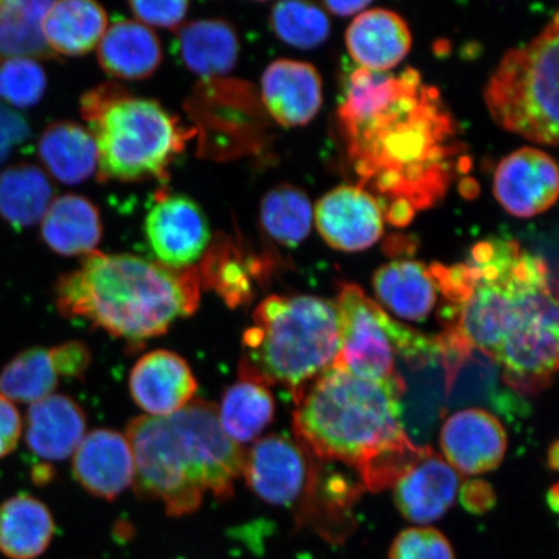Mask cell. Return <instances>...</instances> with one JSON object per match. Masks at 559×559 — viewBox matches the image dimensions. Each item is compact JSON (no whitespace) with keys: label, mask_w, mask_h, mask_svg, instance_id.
Masks as SVG:
<instances>
[{"label":"cell","mask_w":559,"mask_h":559,"mask_svg":"<svg viewBox=\"0 0 559 559\" xmlns=\"http://www.w3.org/2000/svg\"><path fill=\"white\" fill-rule=\"evenodd\" d=\"M447 328L437 338L452 377L474 349L521 394L547 389L558 370V299L548 264L513 240L480 241L466 262L432 264Z\"/></svg>","instance_id":"obj_1"},{"label":"cell","mask_w":559,"mask_h":559,"mask_svg":"<svg viewBox=\"0 0 559 559\" xmlns=\"http://www.w3.org/2000/svg\"><path fill=\"white\" fill-rule=\"evenodd\" d=\"M340 117L355 171L391 201V223L407 225L416 210L443 198L459 153L456 130L415 70L401 76L358 70Z\"/></svg>","instance_id":"obj_2"},{"label":"cell","mask_w":559,"mask_h":559,"mask_svg":"<svg viewBox=\"0 0 559 559\" xmlns=\"http://www.w3.org/2000/svg\"><path fill=\"white\" fill-rule=\"evenodd\" d=\"M404 390L402 377L372 382L333 366L297 401L293 429L299 445L321 460L354 467L370 491L394 487L430 449L405 435Z\"/></svg>","instance_id":"obj_3"},{"label":"cell","mask_w":559,"mask_h":559,"mask_svg":"<svg viewBox=\"0 0 559 559\" xmlns=\"http://www.w3.org/2000/svg\"><path fill=\"white\" fill-rule=\"evenodd\" d=\"M140 499L163 502L170 516L198 510L205 495L228 500L245 449L222 429L216 405L194 400L167 417L140 416L126 429Z\"/></svg>","instance_id":"obj_4"},{"label":"cell","mask_w":559,"mask_h":559,"mask_svg":"<svg viewBox=\"0 0 559 559\" xmlns=\"http://www.w3.org/2000/svg\"><path fill=\"white\" fill-rule=\"evenodd\" d=\"M200 298L199 269L97 250L55 285L62 317L85 320L131 344L165 334L175 320L198 311Z\"/></svg>","instance_id":"obj_5"},{"label":"cell","mask_w":559,"mask_h":559,"mask_svg":"<svg viewBox=\"0 0 559 559\" xmlns=\"http://www.w3.org/2000/svg\"><path fill=\"white\" fill-rule=\"evenodd\" d=\"M341 349L335 300L313 296H271L258 305L242 335L239 379L280 384L295 401L310 382L334 366Z\"/></svg>","instance_id":"obj_6"},{"label":"cell","mask_w":559,"mask_h":559,"mask_svg":"<svg viewBox=\"0 0 559 559\" xmlns=\"http://www.w3.org/2000/svg\"><path fill=\"white\" fill-rule=\"evenodd\" d=\"M558 13L528 45L504 55L486 87L489 115L531 143L558 145Z\"/></svg>","instance_id":"obj_7"},{"label":"cell","mask_w":559,"mask_h":559,"mask_svg":"<svg viewBox=\"0 0 559 559\" xmlns=\"http://www.w3.org/2000/svg\"><path fill=\"white\" fill-rule=\"evenodd\" d=\"M87 123L97 146L102 181L165 178L187 140L178 118L163 105L132 97L126 90Z\"/></svg>","instance_id":"obj_8"},{"label":"cell","mask_w":559,"mask_h":559,"mask_svg":"<svg viewBox=\"0 0 559 559\" xmlns=\"http://www.w3.org/2000/svg\"><path fill=\"white\" fill-rule=\"evenodd\" d=\"M335 304L341 319V349L334 367L360 380L400 379L396 355L411 362H424L440 355L437 338L429 340L391 319L358 285H342Z\"/></svg>","instance_id":"obj_9"},{"label":"cell","mask_w":559,"mask_h":559,"mask_svg":"<svg viewBox=\"0 0 559 559\" xmlns=\"http://www.w3.org/2000/svg\"><path fill=\"white\" fill-rule=\"evenodd\" d=\"M145 235L158 263L171 269L192 267L210 243L204 210L186 195H160L145 219Z\"/></svg>","instance_id":"obj_10"},{"label":"cell","mask_w":559,"mask_h":559,"mask_svg":"<svg viewBox=\"0 0 559 559\" xmlns=\"http://www.w3.org/2000/svg\"><path fill=\"white\" fill-rule=\"evenodd\" d=\"M241 477L258 498L272 506L288 507L304 493L311 471L299 443L272 435L258 439L245 451Z\"/></svg>","instance_id":"obj_11"},{"label":"cell","mask_w":559,"mask_h":559,"mask_svg":"<svg viewBox=\"0 0 559 559\" xmlns=\"http://www.w3.org/2000/svg\"><path fill=\"white\" fill-rule=\"evenodd\" d=\"M558 191L556 160L531 146L507 156L495 173V198L516 218H533L547 212L556 204Z\"/></svg>","instance_id":"obj_12"},{"label":"cell","mask_w":559,"mask_h":559,"mask_svg":"<svg viewBox=\"0 0 559 559\" xmlns=\"http://www.w3.org/2000/svg\"><path fill=\"white\" fill-rule=\"evenodd\" d=\"M313 216L325 242L348 253L373 247L383 234L380 202L365 188H334L318 201Z\"/></svg>","instance_id":"obj_13"},{"label":"cell","mask_w":559,"mask_h":559,"mask_svg":"<svg viewBox=\"0 0 559 559\" xmlns=\"http://www.w3.org/2000/svg\"><path fill=\"white\" fill-rule=\"evenodd\" d=\"M447 463L461 475H479L498 469L506 457L504 426L487 411L471 408L447 418L440 432Z\"/></svg>","instance_id":"obj_14"},{"label":"cell","mask_w":559,"mask_h":559,"mask_svg":"<svg viewBox=\"0 0 559 559\" xmlns=\"http://www.w3.org/2000/svg\"><path fill=\"white\" fill-rule=\"evenodd\" d=\"M199 384L180 355L156 349L142 356L131 370L132 400L151 417H167L194 400Z\"/></svg>","instance_id":"obj_15"},{"label":"cell","mask_w":559,"mask_h":559,"mask_svg":"<svg viewBox=\"0 0 559 559\" xmlns=\"http://www.w3.org/2000/svg\"><path fill=\"white\" fill-rule=\"evenodd\" d=\"M73 474L95 498L117 499L135 479L134 456L128 438L110 429L91 431L74 452Z\"/></svg>","instance_id":"obj_16"},{"label":"cell","mask_w":559,"mask_h":559,"mask_svg":"<svg viewBox=\"0 0 559 559\" xmlns=\"http://www.w3.org/2000/svg\"><path fill=\"white\" fill-rule=\"evenodd\" d=\"M262 100L284 128H299L313 120L323 105V82L309 62L280 59L265 68Z\"/></svg>","instance_id":"obj_17"},{"label":"cell","mask_w":559,"mask_h":559,"mask_svg":"<svg viewBox=\"0 0 559 559\" xmlns=\"http://www.w3.org/2000/svg\"><path fill=\"white\" fill-rule=\"evenodd\" d=\"M461 485V474L429 449L394 485L396 508L411 522L429 524L449 512Z\"/></svg>","instance_id":"obj_18"},{"label":"cell","mask_w":559,"mask_h":559,"mask_svg":"<svg viewBox=\"0 0 559 559\" xmlns=\"http://www.w3.org/2000/svg\"><path fill=\"white\" fill-rule=\"evenodd\" d=\"M87 419L72 397L52 394L31 404L25 421V440L29 450L46 461L72 456L86 437Z\"/></svg>","instance_id":"obj_19"},{"label":"cell","mask_w":559,"mask_h":559,"mask_svg":"<svg viewBox=\"0 0 559 559\" xmlns=\"http://www.w3.org/2000/svg\"><path fill=\"white\" fill-rule=\"evenodd\" d=\"M352 58L369 72L383 73L407 58L412 35L396 12L374 9L361 12L346 32Z\"/></svg>","instance_id":"obj_20"},{"label":"cell","mask_w":559,"mask_h":559,"mask_svg":"<svg viewBox=\"0 0 559 559\" xmlns=\"http://www.w3.org/2000/svg\"><path fill=\"white\" fill-rule=\"evenodd\" d=\"M377 298L391 312L409 321H423L437 305L439 286L432 265L401 260L383 264L376 271Z\"/></svg>","instance_id":"obj_21"},{"label":"cell","mask_w":559,"mask_h":559,"mask_svg":"<svg viewBox=\"0 0 559 559\" xmlns=\"http://www.w3.org/2000/svg\"><path fill=\"white\" fill-rule=\"evenodd\" d=\"M97 59L118 80L148 79L163 62V48L151 27L139 21L120 20L110 25L97 46Z\"/></svg>","instance_id":"obj_22"},{"label":"cell","mask_w":559,"mask_h":559,"mask_svg":"<svg viewBox=\"0 0 559 559\" xmlns=\"http://www.w3.org/2000/svg\"><path fill=\"white\" fill-rule=\"evenodd\" d=\"M175 47L187 69L202 79H215L233 72L240 52L235 27L218 19L181 25Z\"/></svg>","instance_id":"obj_23"},{"label":"cell","mask_w":559,"mask_h":559,"mask_svg":"<svg viewBox=\"0 0 559 559\" xmlns=\"http://www.w3.org/2000/svg\"><path fill=\"white\" fill-rule=\"evenodd\" d=\"M40 234L48 248L60 255L93 253L103 236L99 210L82 195H61L41 219Z\"/></svg>","instance_id":"obj_24"},{"label":"cell","mask_w":559,"mask_h":559,"mask_svg":"<svg viewBox=\"0 0 559 559\" xmlns=\"http://www.w3.org/2000/svg\"><path fill=\"white\" fill-rule=\"evenodd\" d=\"M50 509L34 496H12L0 506V554L9 559H37L55 535Z\"/></svg>","instance_id":"obj_25"},{"label":"cell","mask_w":559,"mask_h":559,"mask_svg":"<svg viewBox=\"0 0 559 559\" xmlns=\"http://www.w3.org/2000/svg\"><path fill=\"white\" fill-rule=\"evenodd\" d=\"M108 29L107 12L93 0L52 2L41 31L55 55L82 56L99 46Z\"/></svg>","instance_id":"obj_26"},{"label":"cell","mask_w":559,"mask_h":559,"mask_svg":"<svg viewBox=\"0 0 559 559\" xmlns=\"http://www.w3.org/2000/svg\"><path fill=\"white\" fill-rule=\"evenodd\" d=\"M41 164L64 185H80L97 170V146L90 130L79 123L56 122L38 143Z\"/></svg>","instance_id":"obj_27"},{"label":"cell","mask_w":559,"mask_h":559,"mask_svg":"<svg viewBox=\"0 0 559 559\" xmlns=\"http://www.w3.org/2000/svg\"><path fill=\"white\" fill-rule=\"evenodd\" d=\"M53 200L55 188L40 167L19 164L0 173V216L13 228L37 225Z\"/></svg>","instance_id":"obj_28"},{"label":"cell","mask_w":559,"mask_h":559,"mask_svg":"<svg viewBox=\"0 0 559 559\" xmlns=\"http://www.w3.org/2000/svg\"><path fill=\"white\" fill-rule=\"evenodd\" d=\"M51 4L41 0H0V62L56 58L41 31Z\"/></svg>","instance_id":"obj_29"},{"label":"cell","mask_w":559,"mask_h":559,"mask_svg":"<svg viewBox=\"0 0 559 559\" xmlns=\"http://www.w3.org/2000/svg\"><path fill=\"white\" fill-rule=\"evenodd\" d=\"M222 429L236 443L253 442L275 416V402L269 388L240 380L230 384L216 407Z\"/></svg>","instance_id":"obj_30"},{"label":"cell","mask_w":559,"mask_h":559,"mask_svg":"<svg viewBox=\"0 0 559 559\" xmlns=\"http://www.w3.org/2000/svg\"><path fill=\"white\" fill-rule=\"evenodd\" d=\"M201 286L214 290L230 309L253 298V261L245 260L228 239H218L207 250L199 270Z\"/></svg>","instance_id":"obj_31"},{"label":"cell","mask_w":559,"mask_h":559,"mask_svg":"<svg viewBox=\"0 0 559 559\" xmlns=\"http://www.w3.org/2000/svg\"><path fill=\"white\" fill-rule=\"evenodd\" d=\"M59 377L50 348H27L0 370V396L13 404L37 403L53 394Z\"/></svg>","instance_id":"obj_32"},{"label":"cell","mask_w":559,"mask_h":559,"mask_svg":"<svg viewBox=\"0 0 559 559\" xmlns=\"http://www.w3.org/2000/svg\"><path fill=\"white\" fill-rule=\"evenodd\" d=\"M313 210L309 195L300 188L282 185L261 202L262 226L272 239L284 247H298L311 233Z\"/></svg>","instance_id":"obj_33"},{"label":"cell","mask_w":559,"mask_h":559,"mask_svg":"<svg viewBox=\"0 0 559 559\" xmlns=\"http://www.w3.org/2000/svg\"><path fill=\"white\" fill-rule=\"evenodd\" d=\"M271 29L284 44L312 50L331 34V21L320 7L306 2H280L272 9Z\"/></svg>","instance_id":"obj_34"},{"label":"cell","mask_w":559,"mask_h":559,"mask_svg":"<svg viewBox=\"0 0 559 559\" xmlns=\"http://www.w3.org/2000/svg\"><path fill=\"white\" fill-rule=\"evenodd\" d=\"M47 76L38 60L10 59L0 62V99L13 107L32 108L44 97Z\"/></svg>","instance_id":"obj_35"},{"label":"cell","mask_w":559,"mask_h":559,"mask_svg":"<svg viewBox=\"0 0 559 559\" xmlns=\"http://www.w3.org/2000/svg\"><path fill=\"white\" fill-rule=\"evenodd\" d=\"M389 559H456L449 539L432 527L402 531L391 545Z\"/></svg>","instance_id":"obj_36"},{"label":"cell","mask_w":559,"mask_h":559,"mask_svg":"<svg viewBox=\"0 0 559 559\" xmlns=\"http://www.w3.org/2000/svg\"><path fill=\"white\" fill-rule=\"evenodd\" d=\"M132 13L145 26L165 27V29H179L190 9L185 0L174 2H130Z\"/></svg>","instance_id":"obj_37"},{"label":"cell","mask_w":559,"mask_h":559,"mask_svg":"<svg viewBox=\"0 0 559 559\" xmlns=\"http://www.w3.org/2000/svg\"><path fill=\"white\" fill-rule=\"evenodd\" d=\"M59 376L68 379H82L93 360L87 345L80 341H70L50 348Z\"/></svg>","instance_id":"obj_38"},{"label":"cell","mask_w":559,"mask_h":559,"mask_svg":"<svg viewBox=\"0 0 559 559\" xmlns=\"http://www.w3.org/2000/svg\"><path fill=\"white\" fill-rule=\"evenodd\" d=\"M29 136L31 129L25 118L0 100V165Z\"/></svg>","instance_id":"obj_39"},{"label":"cell","mask_w":559,"mask_h":559,"mask_svg":"<svg viewBox=\"0 0 559 559\" xmlns=\"http://www.w3.org/2000/svg\"><path fill=\"white\" fill-rule=\"evenodd\" d=\"M23 429V418L15 404L0 396V459L16 450Z\"/></svg>","instance_id":"obj_40"},{"label":"cell","mask_w":559,"mask_h":559,"mask_svg":"<svg viewBox=\"0 0 559 559\" xmlns=\"http://www.w3.org/2000/svg\"><path fill=\"white\" fill-rule=\"evenodd\" d=\"M461 500L471 512L484 513L493 506L495 495L491 487L485 481L473 480L465 485L463 492H461Z\"/></svg>","instance_id":"obj_41"},{"label":"cell","mask_w":559,"mask_h":559,"mask_svg":"<svg viewBox=\"0 0 559 559\" xmlns=\"http://www.w3.org/2000/svg\"><path fill=\"white\" fill-rule=\"evenodd\" d=\"M328 11L337 16H353L355 13H361L370 5V2H325Z\"/></svg>","instance_id":"obj_42"},{"label":"cell","mask_w":559,"mask_h":559,"mask_svg":"<svg viewBox=\"0 0 559 559\" xmlns=\"http://www.w3.org/2000/svg\"><path fill=\"white\" fill-rule=\"evenodd\" d=\"M52 478V471L50 467L46 465H39L35 467L33 472V479L37 481V484L45 485L47 481H50Z\"/></svg>","instance_id":"obj_43"},{"label":"cell","mask_w":559,"mask_h":559,"mask_svg":"<svg viewBox=\"0 0 559 559\" xmlns=\"http://www.w3.org/2000/svg\"><path fill=\"white\" fill-rule=\"evenodd\" d=\"M558 456H559L558 443L555 442L554 444H551L550 450H549V465H550L551 469H555V471L557 469Z\"/></svg>","instance_id":"obj_44"},{"label":"cell","mask_w":559,"mask_h":559,"mask_svg":"<svg viewBox=\"0 0 559 559\" xmlns=\"http://www.w3.org/2000/svg\"><path fill=\"white\" fill-rule=\"evenodd\" d=\"M549 507L557 512L558 509V486L556 485L554 488H551V491L549 492Z\"/></svg>","instance_id":"obj_45"}]
</instances>
